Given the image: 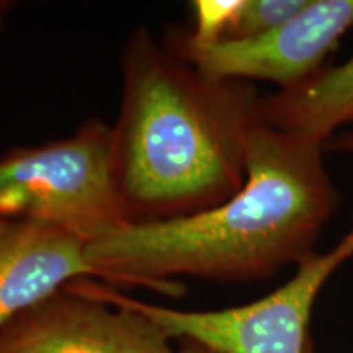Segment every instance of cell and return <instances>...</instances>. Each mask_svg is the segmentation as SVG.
Returning a JSON list of instances; mask_svg holds the SVG:
<instances>
[{"mask_svg": "<svg viewBox=\"0 0 353 353\" xmlns=\"http://www.w3.org/2000/svg\"><path fill=\"white\" fill-rule=\"evenodd\" d=\"M324 143L260 121L247 145L245 182L213 208L187 218L125 226L87 244L99 281L182 296L179 276L218 283L273 278L316 254L341 206Z\"/></svg>", "mask_w": 353, "mask_h": 353, "instance_id": "obj_1", "label": "cell"}, {"mask_svg": "<svg viewBox=\"0 0 353 353\" xmlns=\"http://www.w3.org/2000/svg\"><path fill=\"white\" fill-rule=\"evenodd\" d=\"M120 64L112 167L128 224L187 218L239 192L262 121L259 88L201 72L145 26L128 37Z\"/></svg>", "mask_w": 353, "mask_h": 353, "instance_id": "obj_2", "label": "cell"}, {"mask_svg": "<svg viewBox=\"0 0 353 353\" xmlns=\"http://www.w3.org/2000/svg\"><path fill=\"white\" fill-rule=\"evenodd\" d=\"M0 218L46 224L85 244L128 224L113 179L112 125L92 118L68 138L3 152Z\"/></svg>", "mask_w": 353, "mask_h": 353, "instance_id": "obj_3", "label": "cell"}, {"mask_svg": "<svg viewBox=\"0 0 353 353\" xmlns=\"http://www.w3.org/2000/svg\"><path fill=\"white\" fill-rule=\"evenodd\" d=\"M353 257V226L332 249L296 265L286 283L252 303L223 309L183 311L123 294L172 341L190 339L221 353H311L309 324L321 290Z\"/></svg>", "mask_w": 353, "mask_h": 353, "instance_id": "obj_4", "label": "cell"}, {"mask_svg": "<svg viewBox=\"0 0 353 353\" xmlns=\"http://www.w3.org/2000/svg\"><path fill=\"white\" fill-rule=\"evenodd\" d=\"M0 353H176V343L118 290L79 280L6 325Z\"/></svg>", "mask_w": 353, "mask_h": 353, "instance_id": "obj_5", "label": "cell"}, {"mask_svg": "<svg viewBox=\"0 0 353 353\" xmlns=\"http://www.w3.org/2000/svg\"><path fill=\"white\" fill-rule=\"evenodd\" d=\"M353 26V0H307L293 19L272 32L192 48L165 37L169 50L201 72L231 81H267L278 90L309 81Z\"/></svg>", "mask_w": 353, "mask_h": 353, "instance_id": "obj_6", "label": "cell"}, {"mask_svg": "<svg viewBox=\"0 0 353 353\" xmlns=\"http://www.w3.org/2000/svg\"><path fill=\"white\" fill-rule=\"evenodd\" d=\"M79 280L99 281L85 242L34 221L0 218V332Z\"/></svg>", "mask_w": 353, "mask_h": 353, "instance_id": "obj_7", "label": "cell"}, {"mask_svg": "<svg viewBox=\"0 0 353 353\" xmlns=\"http://www.w3.org/2000/svg\"><path fill=\"white\" fill-rule=\"evenodd\" d=\"M259 110L265 125L325 143L353 125V54L296 87L262 95Z\"/></svg>", "mask_w": 353, "mask_h": 353, "instance_id": "obj_8", "label": "cell"}, {"mask_svg": "<svg viewBox=\"0 0 353 353\" xmlns=\"http://www.w3.org/2000/svg\"><path fill=\"white\" fill-rule=\"evenodd\" d=\"M190 6L195 20L193 28L188 32L175 28L167 37L192 48H206L229 38L244 0H195Z\"/></svg>", "mask_w": 353, "mask_h": 353, "instance_id": "obj_9", "label": "cell"}, {"mask_svg": "<svg viewBox=\"0 0 353 353\" xmlns=\"http://www.w3.org/2000/svg\"><path fill=\"white\" fill-rule=\"evenodd\" d=\"M307 0H244L228 39H245L265 34L293 19Z\"/></svg>", "mask_w": 353, "mask_h": 353, "instance_id": "obj_10", "label": "cell"}, {"mask_svg": "<svg viewBox=\"0 0 353 353\" xmlns=\"http://www.w3.org/2000/svg\"><path fill=\"white\" fill-rule=\"evenodd\" d=\"M325 154H342L353 157V130H341L324 143Z\"/></svg>", "mask_w": 353, "mask_h": 353, "instance_id": "obj_11", "label": "cell"}, {"mask_svg": "<svg viewBox=\"0 0 353 353\" xmlns=\"http://www.w3.org/2000/svg\"><path fill=\"white\" fill-rule=\"evenodd\" d=\"M176 343V353H221L208 345H203L200 342L190 341V339H179Z\"/></svg>", "mask_w": 353, "mask_h": 353, "instance_id": "obj_12", "label": "cell"}, {"mask_svg": "<svg viewBox=\"0 0 353 353\" xmlns=\"http://www.w3.org/2000/svg\"><path fill=\"white\" fill-rule=\"evenodd\" d=\"M19 3L13 2V0H0V34H2L3 30L10 20V17L15 12V8Z\"/></svg>", "mask_w": 353, "mask_h": 353, "instance_id": "obj_13", "label": "cell"}, {"mask_svg": "<svg viewBox=\"0 0 353 353\" xmlns=\"http://www.w3.org/2000/svg\"><path fill=\"white\" fill-rule=\"evenodd\" d=\"M311 353H316V350H312V352H311Z\"/></svg>", "mask_w": 353, "mask_h": 353, "instance_id": "obj_14", "label": "cell"}]
</instances>
